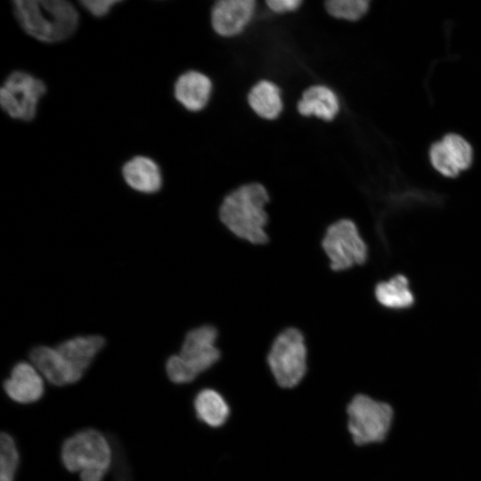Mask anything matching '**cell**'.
Here are the masks:
<instances>
[{
	"label": "cell",
	"mask_w": 481,
	"mask_h": 481,
	"mask_svg": "<svg viewBox=\"0 0 481 481\" xmlns=\"http://www.w3.org/2000/svg\"><path fill=\"white\" fill-rule=\"evenodd\" d=\"M104 345L102 337L90 335L69 338L59 344L56 348L74 369L84 375Z\"/></svg>",
	"instance_id": "obj_15"
},
{
	"label": "cell",
	"mask_w": 481,
	"mask_h": 481,
	"mask_svg": "<svg viewBox=\"0 0 481 481\" xmlns=\"http://www.w3.org/2000/svg\"><path fill=\"white\" fill-rule=\"evenodd\" d=\"M14 16L30 37L45 43H57L69 37L78 25L76 8L65 0H18Z\"/></svg>",
	"instance_id": "obj_2"
},
{
	"label": "cell",
	"mask_w": 481,
	"mask_h": 481,
	"mask_svg": "<svg viewBox=\"0 0 481 481\" xmlns=\"http://www.w3.org/2000/svg\"><path fill=\"white\" fill-rule=\"evenodd\" d=\"M195 414L199 420L211 428H218L227 420L230 409L224 398L211 388L200 390L193 401Z\"/></svg>",
	"instance_id": "obj_17"
},
{
	"label": "cell",
	"mask_w": 481,
	"mask_h": 481,
	"mask_svg": "<svg viewBox=\"0 0 481 481\" xmlns=\"http://www.w3.org/2000/svg\"><path fill=\"white\" fill-rule=\"evenodd\" d=\"M298 110L304 116L314 115L331 120L338 111V102L330 89L323 86H314L304 92Z\"/></svg>",
	"instance_id": "obj_16"
},
{
	"label": "cell",
	"mask_w": 481,
	"mask_h": 481,
	"mask_svg": "<svg viewBox=\"0 0 481 481\" xmlns=\"http://www.w3.org/2000/svg\"><path fill=\"white\" fill-rule=\"evenodd\" d=\"M126 183L134 190L153 193L162 185L161 172L155 161L144 156H136L128 160L122 168Z\"/></svg>",
	"instance_id": "obj_13"
},
{
	"label": "cell",
	"mask_w": 481,
	"mask_h": 481,
	"mask_svg": "<svg viewBox=\"0 0 481 481\" xmlns=\"http://www.w3.org/2000/svg\"><path fill=\"white\" fill-rule=\"evenodd\" d=\"M322 248L329 258L332 271L341 272L364 265L369 258V248L357 225L343 218L330 224L322 239Z\"/></svg>",
	"instance_id": "obj_7"
},
{
	"label": "cell",
	"mask_w": 481,
	"mask_h": 481,
	"mask_svg": "<svg viewBox=\"0 0 481 481\" xmlns=\"http://www.w3.org/2000/svg\"><path fill=\"white\" fill-rule=\"evenodd\" d=\"M365 0H330L326 2L329 13L336 18L355 20L362 17L368 9Z\"/></svg>",
	"instance_id": "obj_20"
},
{
	"label": "cell",
	"mask_w": 481,
	"mask_h": 481,
	"mask_svg": "<svg viewBox=\"0 0 481 481\" xmlns=\"http://www.w3.org/2000/svg\"><path fill=\"white\" fill-rule=\"evenodd\" d=\"M20 453L14 438L7 432L0 436V481H15Z\"/></svg>",
	"instance_id": "obj_19"
},
{
	"label": "cell",
	"mask_w": 481,
	"mask_h": 481,
	"mask_svg": "<svg viewBox=\"0 0 481 481\" xmlns=\"http://www.w3.org/2000/svg\"><path fill=\"white\" fill-rule=\"evenodd\" d=\"M249 102L257 115L267 119L275 118L282 109L279 88L266 80L253 86L249 94Z\"/></svg>",
	"instance_id": "obj_18"
},
{
	"label": "cell",
	"mask_w": 481,
	"mask_h": 481,
	"mask_svg": "<svg viewBox=\"0 0 481 481\" xmlns=\"http://www.w3.org/2000/svg\"><path fill=\"white\" fill-rule=\"evenodd\" d=\"M374 298L381 306L395 311L411 308L415 303L410 281L403 273L379 281L374 287Z\"/></svg>",
	"instance_id": "obj_14"
},
{
	"label": "cell",
	"mask_w": 481,
	"mask_h": 481,
	"mask_svg": "<svg viewBox=\"0 0 481 481\" xmlns=\"http://www.w3.org/2000/svg\"><path fill=\"white\" fill-rule=\"evenodd\" d=\"M212 89L209 78L198 71L181 75L174 88L175 99L187 110L198 111L208 102Z\"/></svg>",
	"instance_id": "obj_12"
},
{
	"label": "cell",
	"mask_w": 481,
	"mask_h": 481,
	"mask_svg": "<svg viewBox=\"0 0 481 481\" xmlns=\"http://www.w3.org/2000/svg\"><path fill=\"white\" fill-rule=\"evenodd\" d=\"M430 159L433 167L444 176L455 177L461 172L442 141L431 147Z\"/></svg>",
	"instance_id": "obj_22"
},
{
	"label": "cell",
	"mask_w": 481,
	"mask_h": 481,
	"mask_svg": "<svg viewBox=\"0 0 481 481\" xmlns=\"http://www.w3.org/2000/svg\"><path fill=\"white\" fill-rule=\"evenodd\" d=\"M255 6L254 0H222L217 2L211 13L213 29L221 36L237 35L252 18Z\"/></svg>",
	"instance_id": "obj_11"
},
{
	"label": "cell",
	"mask_w": 481,
	"mask_h": 481,
	"mask_svg": "<svg viewBox=\"0 0 481 481\" xmlns=\"http://www.w3.org/2000/svg\"><path fill=\"white\" fill-rule=\"evenodd\" d=\"M29 358L43 378L53 386L71 385L83 377L82 373L64 359L56 347L36 346L30 351Z\"/></svg>",
	"instance_id": "obj_10"
},
{
	"label": "cell",
	"mask_w": 481,
	"mask_h": 481,
	"mask_svg": "<svg viewBox=\"0 0 481 481\" xmlns=\"http://www.w3.org/2000/svg\"><path fill=\"white\" fill-rule=\"evenodd\" d=\"M268 201V192L261 183L243 184L223 200L220 221L236 237L254 245H264L269 240L265 231Z\"/></svg>",
	"instance_id": "obj_1"
},
{
	"label": "cell",
	"mask_w": 481,
	"mask_h": 481,
	"mask_svg": "<svg viewBox=\"0 0 481 481\" xmlns=\"http://www.w3.org/2000/svg\"><path fill=\"white\" fill-rule=\"evenodd\" d=\"M442 142L460 171L470 166L472 150L469 143L464 138L455 134H449L444 137Z\"/></svg>",
	"instance_id": "obj_21"
},
{
	"label": "cell",
	"mask_w": 481,
	"mask_h": 481,
	"mask_svg": "<svg viewBox=\"0 0 481 481\" xmlns=\"http://www.w3.org/2000/svg\"><path fill=\"white\" fill-rule=\"evenodd\" d=\"M4 391L13 402L29 404L39 401L45 394L44 378L28 362L17 363L3 383Z\"/></svg>",
	"instance_id": "obj_9"
},
{
	"label": "cell",
	"mask_w": 481,
	"mask_h": 481,
	"mask_svg": "<svg viewBox=\"0 0 481 481\" xmlns=\"http://www.w3.org/2000/svg\"><path fill=\"white\" fill-rule=\"evenodd\" d=\"M266 359L280 387L292 388L298 385L306 372L307 349L303 333L294 327L281 330L273 341Z\"/></svg>",
	"instance_id": "obj_5"
},
{
	"label": "cell",
	"mask_w": 481,
	"mask_h": 481,
	"mask_svg": "<svg viewBox=\"0 0 481 481\" xmlns=\"http://www.w3.org/2000/svg\"><path fill=\"white\" fill-rule=\"evenodd\" d=\"M347 427L355 444L365 445L382 442L392 425L390 404L367 395H355L346 408Z\"/></svg>",
	"instance_id": "obj_6"
},
{
	"label": "cell",
	"mask_w": 481,
	"mask_h": 481,
	"mask_svg": "<svg viewBox=\"0 0 481 481\" xmlns=\"http://www.w3.org/2000/svg\"><path fill=\"white\" fill-rule=\"evenodd\" d=\"M119 3L117 0H84L81 1V4L85 7L92 15L95 17H102L106 15L110 9Z\"/></svg>",
	"instance_id": "obj_23"
},
{
	"label": "cell",
	"mask_w": 481,
	"mask_h": 481,
	"mask_svg": "<svg viewBox=\"0 0 481 481\" xmlns=\"http://www.w3.org/2000/svg\"><path fill=\"white\" fill-rule=\"evenodd\" d=\"M269 8L275 12H284L296 10L301 4L300 0H268Z\"/></svg>",
	"instance_id": "obj_24"
},
{
	"label": "cell",
	"mask_w": 481,
	"mask_h": 481,
	"mask_svg": "<svg viewBox=\"0 0 481 481\" xmlns=\"http://www.w3.org/2000/svg\"><path fill=\"white\" fill-rule=\"evenodd\" d=\"M217 336L216 328L208 324L190 330L180 353L166 363L168 379L175 384H187L211 368L221 356L216 346Z\"/></svg>",
	"instance_id": "obj_4"
},
{
	"label": "cell",
	"mask_w": 481,
	"mask_h": 481,
	"mask_svg": "<svg viewBox=\"0 0 481 481\" xmlns=\"http://www.w3.org/2000/svg\"><path fill=\"white\" fill-rule=\"evenodd\" d=\"M46 92L45 83L24 71H14L4 80L0 89V104L12 118L32 120L40 99Z\"/></svg>",
	"instance_id": "obj_8"
},
{
	"label": "cell",
	"mask_w": 481,
	"mask_h": 481,
	"mask_svg": "<svg viewBox=\"0 0 481 481\" xmlns=\"http://www.w3.org/2000/svg\"><path fill=\"white\" fill-rule=\"evenodd\" d=\"M112 443L95 428H84L64 440L61 460L81 481H102L114 461Z\"/></svg>",
	"instance_id": "obj_3"
}]
</instances>
